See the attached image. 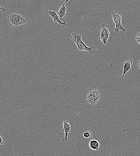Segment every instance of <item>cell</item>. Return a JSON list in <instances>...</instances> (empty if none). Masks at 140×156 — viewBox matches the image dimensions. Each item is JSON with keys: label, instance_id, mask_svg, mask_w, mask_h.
Instances as JSON below:
<instances>
[{"label": "cell", "instance_id": "6da1fadb", "mask_svg": "<svg viewBox=\"0 0 140 156\" xmlns=\"http://www.w3.org/2000/svg\"><path fill=\"white\" fill-rule=\"evenodd\" d=\"M111 14L113 22L115 24V27L114 29L115 32L119 34L120 30H121L123 32H126V30L123 27L121 24V16L120 13L119 12L115 11L112 12Z\"/></svg>", "mask_w": 140, "mask_h": 156}, {"label": "cell", "instance_id": "7a4b0ae2", "mask_svg": "<svg viewBox=\"0 0 140 156\" xmlns=\"http://www.w3.org/2000/svg\"><path fill=\"white\" fill-rule=\"evenodd\" d=\"M100 31L101 36L99 39L101 40L105 45H106V42L111 32L108 26L104 23L102 24L101 26Z\"/></svg>", "mask_w": 140, "mask_h": 156}, {"label": "cell", "instance_id": "3957f363", "mask_svg": "<svg viewBox=\"0 0 140 156\" xmlns=\"http://www.w3.org/2000/svg\"><path fill=\"white\" fill-rule=\"evenodd\" d=\"M76 44L77 49L80 51L83 50L87 51L90 54L92 55H94L96 53L95 49L93 46L88 47L82 41Z\"/></svg>", "mask_w": 140, "mask_h": 156}, {"label": "cell", "instance_id": "277c9868", "mask_svg": "<svg viewBox=\"0 0 140 156\" xmlns=\"http://www.w3.org/2000/svg\"><path fill=\"white\" fill-rule=\"evenodd\" d=\"M19 14L17 12L11 13L7 17V21L11 26H17Z\"/></svg>", "mask_w": 140, "mask_h": 156}, {"label": "cell", "instance_id": "5b68a950", "mask_svg": "<svg viewBox=\"0 0 140 156\" xmlns=\"http://www.w3.org/2000/svg\"><path fill=\"white\" fill-rule=\"evenodd\" d=\"M48 14L51 16L53 19V22L55 24L58 23L64 26L65 27L67 26V25L66 22H62L59 18L58 14L56 11L52 10H49L48 11Z\"/></svg>", "mask_w": 140, "mask_h": 156}, {"label": "cell", "instance_id": "8992f818", "mask_svg": "<svg viewBox=\"0 0 140 156\" xmlns=\"http://www.w3.org/2000/svg\"><path fill=\"white\" fill-rule=\"evenodd\" d=\"M63 131L65 133V136L62 139V140L64 142H66L67 140V136L70 130V125L67 120L64 121L63 123Z\"/></svg>", "mask_w": 140, "mask_h": 156}, {"label": "cell", "instance_id": "52a82bcc", "mask_svg": "<svg viewBox=\"0 0 140 156\" xmlns=\"http://www.w3.org/2000/svg\"><path fill=\"white\" fill-rule=\"evenodd\" d=\"M133 61L130 59H129L124 62V63L123 73L122 76V79L124 78L125 74L129 71L133 64Z\"/></svg>", "mask_w": 140, "mask_h": 156}, {"label": "cell", "instance_id": "ba28073f", "mask_svg": "<svg viewBox=\"0 0 140 156\" xmlns=\"http://www.w3.org/2000/svg\"><path fill=\"white\" fill-rule=\"evenodd\" d=\"M69 0H66V1L62 4L57 13L59 16V18L61 20L65 16L67 11L66 7L64 6L65 4Z\"/></svg>", "mask_w": 140, "mask_h": 156}, {"label": "cell", "instance_id": "9c48e42d", "mask_svg": "<svg viewBox=\"0 0 140 156\" xmlns=\"http://www.w3.org/2000/svg\"><path fill=\"white\" fill-rule=\"evenodd\" d=\"M71 38L76 44L82 41L81 34L77 32H73L72 33Z\"/></svg>", "mask_w": 140, "mask_h": 156}, {"label": "cell", "instance_id": "30bf717a", "mask_svg": "<svg viewBox=\"0 0 140 156\" xmlns=\"http://www.w3.org/2000/svg\"><path fill=\"white\" fill-rule=\"evenodd\" d=\"M93 95L94 98V105L98 103L100 99V91L95 89L91 90Z\"/></svg>", "mask_w": 140, "mask_h": 156}, {"label": "cell", "instance_id": "8fae6325", "mask_svg": "<svg viewBox=\"0 0 140 156\" xmlns=\"http://www.w3.org/2000/svg\"><path fill=\"white\" fill-rule=\"evenodd\" d=\"M89 146L90 148L92 149L97 150L99 148L100 144L99 142L96 140H92L90 141Z\"/></svg>", "mask_w": 140, "mask_h": 156}, {"label": "cell", "instance_id": "7c38bea8", "mask_svg": "<svg viewBox=\"0 0 140 156\" xmlns=\"http://www.w3.org/2000/svg\"><path fill=\"white\" fill-rule=\"evenodd\" d=\"M86 103H89L91 105H94V98L91 90L87 92L86 98Z\"/></svg>", "mask_w": 140, "mask_h": 156}, {"label": "cell", "instance_id": "4fadbf2b", "mask_svg": "<svg viewBox=\"0 0 140 156\" xmlns=\"http://www.w3.org/2000/svg\"><path fill=\"white\" fill-rule=\"evenodd\" d=\"M27 21L24 17L19 14L17 26H21L25 23Z\"/></svg>", "mask_w": 140, "mask_h": 156}, {"label": "cell", "instance_id": "5bb4252c", "mask_svg": "<svg viewBox=\"0 0 140 156\" xmlns=\"http://www.w3.org/2000/svg\"><path fill=\"white\" fill-rule=\"evenodd\" d=\"M83 136L85 139L91 140L93 136V134L91 131H86L83 134Z\"/></svg>", "mask_w": 140, "mask_h": 156}, {"label": "cell", "instance_id": "9a60e30c", "mask_svg": "<svg viewBox=\"0 0 140 156\" xmlns=\"http://www.w3.org/2000/svg\"><path fill=\"white\" fill-rule=\"evenodd\" d=\"M136 40L139 44H140V33H137L136 35Z\"/></svg>", "mask_w": 140, "mask_h": 156}, {"label": "cell", "instance_id": "2e32d148", "mask_svg": "<svg viewBox=\"0 0 140 156\" xmlns=\"http://www.w3.org/2000/svg\"><path fill=\"white\" fill-rule=\"evenodd\" d=\"M0 11L3 12H5V11H7V10L3 7L0 6Z\"/></svg>", "mask_w": 140, "mask_h": 156}, {"label": "cell", "instance_id": "e0dca14e", "mask_svg": "<svg viewBox=\"0 0 140 156\" xmlns=\"http://www.w3.org/2000/svg\"><path fill=\"white\" fill-rule=\"evenodd\" d=\"M0 145L3 144L4 143V142L3 141V140L1 136H0Z\"/></svg>", "mask_w": 140, "mask_h": 156}, {"label": "cell", "instance_id": "ac0fdd59", "mask_svg": "<svg viewBox=\"0 0 140 156\" xmlns=\"http://www.w3.org/2000/svg\"><path fill=\"white\" fill-rule=\"evenodd\" d=\"M138 67L140 69V60L139 62L138 63Z\"/></svg>", "mask_w": 140, "mask_h": 156}]
</instances>
